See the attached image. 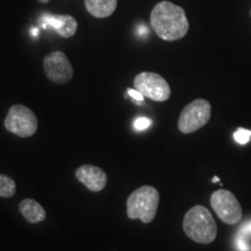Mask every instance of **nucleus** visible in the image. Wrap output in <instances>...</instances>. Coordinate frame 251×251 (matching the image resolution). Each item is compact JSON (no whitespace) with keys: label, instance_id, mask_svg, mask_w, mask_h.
I'll use <instances>...</instances> for the list:
<instances>
[{"label":"nucleus","instance_id":"nucleus-1","mask_svg":"<svg viewBox=\"0 0 251 251\" xmlns=\"http://www.w3.org/2000/svg\"><path fill=\"white\" fill-rule=\"evenodd\" d=\"M150 25L157 36L164 41L183 39L190 28L185 9L168 0L155 5L150 14Z\"/></svg>","mask_w":251,"mask_h":251},{"label":"nucleus","instance_id":"nucleus-2","mask_svg":"<svg viewBox=\"0 0 251 251\" xmlns=\"http://www.w3.org/2000/svg\"><path fill=\"white\" fill-rule=\"evenodd\" d=\"M183 229L197 243L209 244L215 240L218 227L212 213L203 206H194L184 216Z\"/></svg>","mask_w":251,"mask_h":251},{"label":"nucleus","instance_id":"nucleus-3","mask_svg":"<svg viewBox=\"0 0 251 251\" xmlns=\"http://www.w3.org/2000/svg\"><path fill=\"white\" fill-rule=\"evenodd\" d=\"M159 203V193L155 187L144 185L134 191L127 199V216L150 224L155 219Z\"/></svg>","mask_w":251,"mask_h":251},{"label":"nucleus","instance_id":"nucleus-4","mask_svg":"<svg viewBox=\"0 0 251 251\" xmlns=\"http://www.w3.org/2000/svg\"><path fill=\"white\" fill-rule=\"evenodd\" d=\"M212 115V106L206 99H196L184 107L178 120V129L191 134L207 125Z\"/></svg>","mask_w":251,"mask_h":251},{"label":"nucleus","instance_id":"nucleus-5","mask_svg":"<svg viewBox=\"0 0 251 251\" xmlns=\"http://www.w3.org/2000/svg\"><path fill=\"white\" fill-rule=\"evenodd\" d=\"M4 125L9 133L23 139L33 136L36 133L37 126H39L34 112L20 103L13 105L8 109Z\"/></svg>","mask_w":251,"mask_h":251},{"label":"nucleus","instance_id":"nucleus-6","mask_svg":"<svg viewBox=\"0 0 251 251\" xmlns=\"http://www.w3.org/2000/svg\"><path fill=\"white\" fill-rule=\"evenodd\" d=\"M134 87L143 94L144 98H149L157 102H164L170 99L171 89L164 78L155 72H141L134 78Z\"/></svg>","mask_w":251,"mask_h":251},{"label":"nucleus","instance_id":"nucleus-7","mask_svg":"<svg viewBox=\"0 0 251 251\" xmlns=\"http://www.w3.org/2000/svg\"><path fill=\"white\" fill-rule=\"evenodd\" d=\"M211 206L221 221L236 225L242 219V207L230 191L218 190L211 196Z\"/></svg>","mask_w":251,"mask_h":251},{"label":"nucleus","instance_id":"nucleus-8","mask_svg":"<svg viewBox=\"0 0 251 251\" xmlns=\"http://www.w3.org/2000/svg\"><path fill=\"white\" fill-rule=\"evenodd\" d=\"M43 69L48 79L58 85L68 84L74 77V68L61 50L50 52L43 58Z\"/></svg>","mask_w":251,"mask_h":251},{"label":"nucleus","instance_id":"nucleus-9","mask_svg":"<svg viewBox=\"0 0 251 251\" xmlns=\"http://www.w3.org/2000/svg\"><path fill=\"white\" fill-rule=\"evenodd\" d=\"M76 178L92 192H100L107 185V175L98 166L85 164L76 170Z\"/></svg>","mask_w":251,"mask_h":251},{"label":"nucleus","instance_id":"nucleus-10","mask_svg":"<svg viewBox=\"0 0 251 251\" xmlns=\"http://www.w3.org/2000/svg\"><path fill=\"white\" fill-rule=\"evenodd\" d=\"M43 21L52 27L56 33L63 39H70L75 36L78 29V23L72 15L69 14H45Z\"/></svg>","mask_w":251,"mask_h":251},{"label":"nucleus","instance_id":"nucleus-11","mask_svg":"<svg viewBox=\"0 0 251 251\" xmlns=\"http://www.w3.org/2000/svg\"><path fill=\"white\" fill-rule=\"evenodd\" d=\"M19 211L29 224H39V222L45 221L47 218L46 209L36 200L30 199V198L24 199L20 202Z\"/></svg>","mask_w":251,"mask_h":251},{"label":"nucleus","instance_id":"nucleus-12","mask_svg":"<svg viewBox=\"0 0 251 251\" xmlns=\"http://www.w3.org/2000/svg\"><path fill=\"white\" fill-rule=\"evenodd\" d=\"M87 12L94 18L111 17L118 7V0H84Z\"/></svg>","mask_w":251,"mask_h":251},{"label":"nucleus","instance_id":"nucleus-13","mask_svg":"<svg viewBox=\"0 0 251 251\" xmlns=\"http://www.w3.org/2000/svg\"><path fill=\"white\" fill-rule=\"evenodd\" d=\"M17 192L14 179L6 175H0V198H12Z\"/></svg>","mask_w":251,"mask_h":251},{"label":"nucleus","instance_id":"nucleus-14","mask_svg":"<svg viewBox=\"0 0 251 251\" xmlns=\"http://www.w3.org/2000/svg\"><path fill=\"white\" fill-rule=\"evenodd\" d=\"M251 139V130L244 129V128H238L234 133V140L240 144H246Z\"/></svg>","mask_w":251,"mask_h":251},{"label":"nucleus","instance_id":"nucleus-15","mask_svg":"<svg viewBox=\"0 0 251 251\" xmlns=\"http://www.w3.org/2000/svg\"><path fill=\"white\" fill-rule=\"evenodd\" d=\"M150 124H151V120L148 118H139L135 120V128H136L137 130H144L147 129V128L149 127Z\"/></svg>","mask_w":251,"mask_h":251},{"label":"nucleus","instance_id":"nucleus-16","mask_svg":"<svg viewBox=\"0 0 251 251\" xmlns=\"http://www.w3.org/2000/svg\"><path fill=\"white\" fill-rule=\"evenodd\" d=\"M127 93L129 94V96H130L131 98H133L134 100H136V101H139V102H143V100H144L143 94H142V93H140L139 91H137V90H131V89H128V90H127Z\"/></svg>","mask_w":251,"mask_h":251},{"label":"nucleus","instance_id":"nucleus-17","mask_svg":"<svg viewBox=\"0 0 251 251\" xmlns=\"http://www.w3.org/2000/svg\"><path fill=\"white\" fill-rule=\"evenodd\" d=\"M246 230H247V233H251V222H250L249 225H247Z\"/></svg>","mask_w":251,"mask_h":251},{"label":"nucleus","instance_id":"nucleus-18","mask_svg":"<svg viewBox=\"0 0 251 251\" xmlns=\"http://www.w3.org/2000/svg\"><path fill=\"white\" fill-rule=\"evenodd\" d=\"M41 4H47V2H49V0H39Z\"/></svg>","mask_w":251,"mask_h":251},{"label":"nucleus","instance_id":"nucleus-19","mask_svg":"<svg viewBox=\"0 0 251 251\" xmlns=\"http://www.w3.org/2000/svg\"><path fill=\"white\" fill-rule=\"evenodd\" d=\"M213 181H214V183H218L219 178H218V177H214V179H213Z\"/></svg>","mask_w":251,"mask_h":251},{"label":"nucleus","instance_id":"nucleus-20","mask_svg":"<svg viewBox=\"0 0 251 251\" xmlns=\"http://www.w3.org/2000/svg\"><path fill=\"white\" fill-rule=\"evenodd\" d=\"M250 15H251V11H250Z\"/></svg>","mask_w":251,"mask_h":251}]
</instances>
